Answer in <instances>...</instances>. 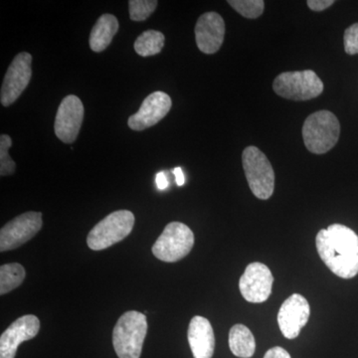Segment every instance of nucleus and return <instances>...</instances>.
Returning a JSON list of instances; mask_svg holds the SVG:
<instances>
[{
	"instance_id": "b1692460",
	"label": "nucleus",
	"mask_w": 358,
	"mask_h": 358,
	"mask_svg": "<svg viewBox=\"0 0 358 358\" xmlns=\"http://www.w3.org/2000/svg\"><path fill=\"white\" fill-rule=\"evenodd\" d=\"M343 42H345V50L348 55L358 54V23H355L346 28Z\"/></svg>"
},
{
	"instance_id": "0eeeda50",
	"label": "nucleus",
	"mask_w": 358,
	"mask_h": 358,
	"mask_svg": "<svg viewBox=\"0 0 358 358\" xmlns=\"http://www.w3.org/2000/svg\"><path fill=\"white\" fill-rule=\"evenodd\" d=\"M194 246V234L181 222L167 224L164 232L152 246V254L159 260L176 263L185 258Z\"/></svg>"
},
{
	"instance_id": "6e6552de",
	"label": "nucleus",
	"mask_w": 358,
	"mask_h": 358,
	"mask_svg": "<svg viewBox=\"0 0 358 358\" xmlns=\"http://www.w3.org/2000/svg\"><path fill=\"white\" fill-rule=\"evenodd\" d=\"M43 225L41 212L29 211L9 221L0 230V252L22 246L36 236Z\"/></svg>"
},
{
	"instance_id": "f3484780",
	"label": "nucleus",
	"mask_w": 358,
	"mask_h": 358,
	"mask_svg": "<svg viewBox=\"0 0 358 358\" xmlns=\"http://www.w3.org/2000/svg\"><path fill=\"white\" fill-rule=\"evenodd\" d=\"M119 30V21L112 14H103L90 35V47L94 52H102L107 48Z\"/></svg>"
},
{
	"instance_id": "ddd939ff",
	"label": "nucleus",
	"mask_w": 358,
	"mask_h": 358,
	"mask_svg": "<svg viewBox=\"0 0 358 358\" xmlns=\"http://www.w3.org/2000/svg\"><path fill=\"white\" fill-rule=\"evenodd\" d=\"M40 331L36 315H26L13 322L0 338V358H15L21 343L34 338Z\"/></svg>"
},
{
	"instance_id": "4468645a",
	"label": "nucleus",
	"mask_w": 358,
	"mask_h": 358,
	"mask_svg": "<svg viewBox=\"0 0 358 358\" xmlns=\"http://www.w3.org/2000/svg\"><path fill=\"white\" fill-rule=\"evenodd\" d=\"M171 96L164 92H155L143 100L140 110L129 119V127L134 131H141L155 126L162 121L171 109Z\"/></svg>"
},
{
	"instance_id": "bb28decb",
	"label": "nucleus",
	"mask_w": 358,
	"mask_h": 358,
	"mask_svg": "<svg viewBox=\"0 0 358 358\" xmlns=\"http://www.w3.org/2000/svg\"><path fill=\"white\" fill-rule=\"evenodd\" d=\"M155 182H157V188L159 190H164L169 187V179H167L166 173L164 171H160V173L157 174L155 176Z\"/></svg>"
},
{
	"instance_id": "f03ea898",
	"label": "nucleus",
	"mask_w": 358,
	"mask_h": 358,
	"mask_svg": "<svg viewBox=\"0 0 358 358\" xmlns=\"http://www.w3.org/2000/svg\"><path fill=\"white\" fill-rule=\"evenodd\" d=\"M301 134L308 152L324 155L338 143L341 124L334 113L326 110H317L306 119Z\"/></svg>"
},
{
	"instance_id": "a211bd4d",
	"label": "nucleus",
	"mask_w": 358,
	"mask_h": 358,
	"mask_svg": "<svg viewBox=\"0 0 358 358\" xmlns=\"http://www.w3.org/2000/svg\"><path fill=\"white\" fill-rule=\"evenodd\" d=\"M229 348L235 357L250 358L256 350V341L253 334L244 324H235L229 333Z\"/></svg>"
},
{
	"instance_id": "1a4fd4ad",
	"label": "nucleus",
	"mask_w": 358,
	"mask_h": 358,
	"mask_svg": "<svg viewBox=\"0 0 358 358\" xmlns=\"http://www.w3.org/2000/svg\"><path fill=\"white\" fill-rule=\"evenodd\" d=\"M31 63L32 56L27 52H21L13 59L4 76L0 93V101L4 107L13 105L27 88L32 76Z\"/></svg>"
},
{
	"instance_id": "4be33fe9",
	"label": "nucleus",
	"mask_w": 358,
	"mask_h": 358,
	"mask_svg": "<svg viewBox=\"0 0 358 358\" xmlns=\"http://www.w3.org/2000/svg\"><path fill=\"white\" fill-rule=\"evenodd\" d=\"M159 2L155 0H131L129 1V17L134 21L148 20L157 8Z\"/></svg>"
},
{
	"instance_id": "412c9836",
	"label": "nucleus",
	"mask_w": 358,
	"mask_h": 358,
	"mask_svg": "<svg viewBox=\"0 0 358 358\" xmlns=\"http://www.w3.org/2000/svg\"><path fill=\"white\" fill-rule=\"evenodd\" d=\"M228 4L240 15L248 20L260 17L265 8L263 0H229Z\"/></svg>"
},
{
	"instance_id": "9b49d317",
	"label": "nucleus",
	"mask_w": 358,
	"mask_h": 358,
	"mask_svg": "<svg viewBox=\"0 0 358 358\" xmlns=\"http://www.w3.org/2000/svg\"><path fill=\"white\" fill-rule=\"evenodd\" d=\"M84 106L77 96H66L56 115L55 134L61 141L72 143L76 141L84 120Z\"/></svg>"
},
{
	"instance_id": "393cba45",
	"label": "nucleus",
	"mask_w": 358,
	"mask_h": 358,
	"mask_svg": "<svg viewBox=\"0 0 358 358\" xmlns=\"http://www.w3.org/2000/svg\"><path fill=\"white\" fill-rule=\"evenodd\" d=\"M334 3V0H308V6L315 13L326 10Z\"/></svg>"
},
{
	"instance_id": "20e7f679",
	"label": "nucleus",
	"mask_w": 358,
	"mask_h": 358,
	"mask_svg": "<svg viewBox=\"0 0 358 358\" xmlns=\"http://www.w3.org/2000/svg\"><path fill=\"white\" fill-rule=\"evenodd\" d=\"M242 164L252 193L261 200L271 199L275 189L274 169L262 150L254 145L245 148Z\"/></svg>"
},
{
	"instance_id": "2eb2a0df",
	"label": "nucleus",
	"mask_w": 358,
	"mask_h": 358,
	"mask_svg": "<svg viewBox=\"0 0 358 358\" xmlns=\"http://www.w3.org/2000/svg\"><path fill=\"white\" fill-rule=\"evenodd\" d=\"M197 47L204 54H215L222 46L225 36V22L220 14H202L195 25Z\"/></svg>"
},
{
	"instance_id": "a878e982",
	"label": "nucleus",
	"mask_w": 358,
	"mask_h": 358,
	"mask_svg": "<svg viewBox=\"0 0 358 358\" xmlns=\"http://www.w3.org/2000/svg\"><path fill=\"white\" fill-rule=\"evenodd\" d=\"M264 358H292L289 353L280 346L271 348L264 355Z\"/></svg>"
},
{
	"instance_id": "9d476101",
	"label": "nucleus",
	"mask_w": 358,
	"mask_h": 358,
	"mask_svg": "<svg viewBox=\"0 0 358 358\" xmlns=\"http://www.w3.org/2000/svg\"><path fill=\"white\" fill-rule=\"evenodd\" d=\"M273 282L274 277L267 266L259 262L252 263L240 278V293L249 303H264L272 293Z\"/></svg>"
},
{
	"instance_id": "423d86ee",
	"label": "nucleus",
	"mask_w": 358,
	"mask_h": 358,
	"mask_svg": "<svg viewBox=\"0 0 358 358\" xmlns=\"http://www.w3.org/2000/svg\"><path fill=\"white\" fill-rule=\"evenodd\" d=\"M273 89L278 96L287 100L308 101L319 96L324 86L315 71L303 70L278 75Z\"/></svg>"
},
{
	"instance_id": "5701e85b",
	"label": "nucleus",
	"mask_w": 358,
	"mask_h": 358,
	"mask_svg": "<svg viewBox=\"0 0 358 358\" xmlns=\"http://www.w3.org/2000/svg\"><path fill=\"white\" fill-rule=\"evenodd\" d=\"M13 145V140L7 134L0 136V176H8L15 171L16 164L9 157L8 150Z\"/></svg>"
},
{
	"instance_id": "f8f14e48",
	"label": "nucleus",
	"mask_w": 358,
	"mask_h": 358,
	"mask_svg": "<svg viewBox=\"0 0 358 358\" xmlns=\"http://www.w3.org/2000/svg\"><path fill=\"white\" fill-rule=\"evenodd\" d=\"M310 308L307 299L300 294L289 296L280 308L278 313V324L285 338H298L301 329L308 324Z\"/></svg>"
},
{
	"instance_id": "7ed1b4c3",
	"label": "nucleus",
	"mask_w": 358,
	"mask_h": 358,
	"mask_svg": "<svg viewBox=\"0 0 358 358\" xmlns=\"http://www.w3.org/2000/svg\"><path fill=\"white\" fill-rule=\"evenodd\" d=\"M148 327L145 313L131 310L121 315L113 331V345L119 358L141 357Z\"/></svg>"
},
{
	"instance_id": "cd10ccee",
	"label": "nucleus",
	"mask_w": 358,
	"mask_h": 358,
	"mask_svg": "<svg viewBox=\"0 0 358 358\" xmlns=\"http://www.w3.org/2000/svg\"><path fill=\"white\" fill-rule=\"evenodd\" d=\"M173 174L176 176V185L178 186L185 185V176L181 167H176V169H173Z\"/></svg>"
},
{
	"instance_id": "dca6fc26",
	"label": "nucleus",
	"mask_w": 358,
	"mask_h": 358,
	"mask_svg": "<svg viewBox=\"0 0 358 358\" xmlns=\"http://www.w3.org/2000/svg\"><path fill=\"white\" fill-rule=\"evenodd\" d=\"M188 343L194 358H212L215 348V336L210 322L200 315L190 320Z\"/></svg>"
},
{
	"instance_id": "f257e3e1",
	"label": "nucleus",
	"mask_w": 358,
	"mask_h": 358,
	"mask_svg": "<svg viewBox=\"0 0 358 358\" xmlns=\"http://www.w3.org/2000/svg\"><path fill=\"white\" fill-rule=\"evenodd\" d=\"M317 253L327 268L343 279L358 274V236L341 224L320 230L315 238Z\"/></svg>"
},
{
	"instance_id": "39448f33",
	"label": "nucleus",
	"mask_w": 358,
	"mask_h": 358,
	"mask_svg": "<svg viewBox=\"0 0 358 358\" xmlns=\"http://www.w3.org/2000/svg\"><path fill=\"white\" fill-rule=\"evenodd\" d=\"M134 215L129 210L113 212L90 231L87 244L93 251H102L119 243L131 234Z\"/></svg>"
},
{
	"instance_id": "aec40b11",
	"label": "nucleus",
	"mask_w": 358,
	"mask_h": 358,
	"mask_svg": "<svg viewBox=\"0 0 358 358\" xmlns=\"http://www.w3.org/2000/svg\"><path fill=\"white\" fill-rule=\"evenodd\" d=\"M26 277L25 268L18 263L6 264L0 267V294L3 296L20 286Z\"/></svg>"
},
{
	"instance_id": "6ab92c4d",
	"label": "nucleus",
	"mask_w": 358,
	"mask_h": 358,
	"mask_svg": "<svg viewBox=\"0 0 358 358\" xmlns=\"http://www.w3.org/2000/svg\"><path fill=\"white\" fill-rule=\"evenodd\" d=\"M164 35L157 30H148L134 42V50L143 57L157 55L164 46Z\"/></svg>"
}]
</instances>
